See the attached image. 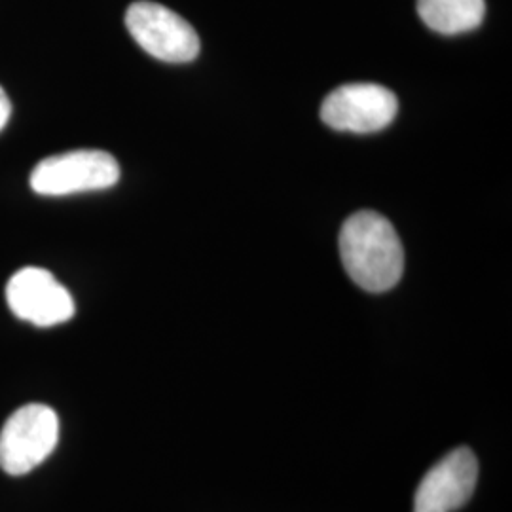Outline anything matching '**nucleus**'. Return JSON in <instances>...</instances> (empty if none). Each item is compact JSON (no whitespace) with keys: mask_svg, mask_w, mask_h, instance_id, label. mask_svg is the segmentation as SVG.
Returning <instances> with one entry per match:
<instances>
[{"mask_svg":"<svg viewBox=\"0 0 512 512\" xmlns=\"http://www.w3.org/2000/svg\"><path fill=\"white\" fill-rule=\"evenodd\" d=\"M340 255L349 277L368 293H385L403 277V243L393 224L374 211L355 213L344 222Z\"/></svg>","mask_w":512,"mask_h":512,"instance_id":"obj_1","label":"nucleus"},{"mask_svg":"<svg viewBox=\"0 0 512 512\" xmlns=\"http://www.w3.org/2000/svg\"><path fill=\"white\" fill-rule=\"evenodd\" d=\"M59 440V418L50 406L18 408L0 429V469L12 476L31 473L48 458Z\"/></svg>","mask_w":512,"mask_h":512,"instance_id":"obj_2","label":"nucleus"},{"mask_svg":"<svg viewBox=\"0 0 512 512\" xmlns=\"http://www.w3.org/2000/svg\"><path fill=\"white\" fill-rule=\"evenodd\" d=\"M120 181V165L103 150H73L38 162L31 188L40 196H71L105 190Z\"/></svg>","mask_w":512,"mask_h":512,"instance_id":"obj_3","label":"nucleus"},{"mask_svg":"<svg viewBox=\"0 0 512 512\" xmlns=\"http://www.w3.org/2000/svg\"><path fill=\"white\" fill-rule=\"evenodd\" d=\"M126 27L147 54L165 63H188L200 54V38L186 19L156 2H133Z\"/></svg>","mask_w":512,"mask_h":512,"instance_id":"obj_4","label":"nucleus"},{"mask_svg":"<svg viewBox=\"0 0 512 512\" xmlns=\"http://www.w3.org/2000/svg\"><path fill=\"white\" fill-rule=\"evenodd\" d=\"M399 110L395 93L378 84H346L327 95L321 120L338 131L374 133L387 128Z\"/></svg>","mask_w":512,"mask_h":512,"instance_id":"obj_5","label":"nucleus"},{"mask_svg":"<svg viewBox=\"0 0 512 512\" xmlns=\"http://www.w3.org/2000/svg\"><path fill=\"white\" fill-rule=\"evenodd\" d=\"M6 300L12 313L21 321L37 327H55L73 319L71 293L42 268H23L6 285Z\"/></svg>","mask_w":512,"mask_h":512,"instance_id":"obj_6","label":"nucleus"},{"mask_svg":"<svg viewBox=\"0 0 512 512\" xmlns=\"http://www.w3.org/2000/svg\"><path fill=\"white\" fill-rule=\"evenodd\" d=\"M478 461L469 448H456L435 463L414 495V512H452L461 509L475 492Z\"/></svg>","mask_w":512,"mask_h":512,"instance_id":"obj_7","label":"nucleus"},{"mask_svg":"<svg viewBox=\"0 0 512 512\" xmlns=\"http://www.w3.org/2000/svg\"><path fill=\"white\" fill-rule=\"evenodd\" d=\"M423 23L440 35H461L476 29L484 14V0H418Z\"/></svg>","mask_w":512,"mask_h":512,"instance_id":"obj_8","label":"nucleus"},{"mask_svg":"<svg viewBox=\"0 0 512 512\" xmlns=\"http://www.w3.org/2000/svg\"><path fill=\"white\" fill-rule=\"evenodd\" d=\"M10 114H12V103H10L6 92L0 88V131L4 129L6 122L10 120Z\"/></svg>","mask_w":512,"mask_h":512,"instance_id":"obj_9","label":"nucleus"}]
</instances>
